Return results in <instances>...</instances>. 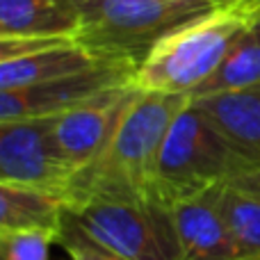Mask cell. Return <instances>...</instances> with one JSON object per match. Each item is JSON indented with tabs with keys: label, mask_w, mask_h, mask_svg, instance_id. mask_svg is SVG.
I'll list each match as a JSON object with an SVG mask.
<instances>
[{
	"label": "cell",
	"mask_w": 260,
	"mask_h": 260,
	"mask_svg": "<svg viewBox=\"0 0 260 260\" xmlns=\"http://www.w3.org/2000/svg\"><path fill=\"white\" fill-rule=\"evenodd\" d=\"M187 103L189 96L139 89L103 155L73 178L64 197L67 208L91 194H128L153 201L157 155L174 119Z\"/></svg>",
	"instance_id": "6da1fadb"
},
{
	"label": "cell",
	"mask_w": 260,
	"mask_h": 260,
	"mask_svg": "<svg viewBox=\"0 0 260 260\" xmlns=\"http://www.w3.org/2000/svg\"><path fill=\"white\" fill-rule=\"evenodd\" d=\"M260 14V0H244L174 30L146 55L135 87L151 94L192 96L221 64L231 46Z\"/></svg>",
	"instance_id": "7a4b0ae2"
},
{
	"label": "cell",
	"mask_w": 260,
	"mask_h": 260,
	"mask_svg": "<svg viewBox=\"0 0 260 260\" xmlns=\"http://www.w3.org/2000/svg\"><path fill=\"white\" fill-rule=\"evenodd\" d=\"M78 41L110 59L139 64L174 30L217 9L212 0H71Z\"/></svg>",
	"instance_id": "3957f363"
},
{
	"label": "cell",
	"mask_w": 260,
	"mask_h": 260,
	"mask_svg": "<svg viewBox=\"0 0 260 260\" xmlns=\"http://www.w3.org/2000/svg\"><path fill=\"white\" fill-rule=\"evenodd\" d=\"M249 162L217 126L189 101L174 119L153 174V201L169 210L174 203L226 185Z\"/></svg>",
	"instance_id": "277c9868"
},
{
	"label": "cell",
	"mask_w": 260,
	"mask_h": 260,
	"mask_svg": "<svg viewBox=\"0 0 260 260\" xmlns=\"http://www.w3.org/2000/svg\"><path fill=\"white\" fill-rule=\"evenodd\" d=\"M87 235L130 260H183L169 210L128 194H91L67 208Z\"/></svg>",
	"instance_id": "5b68a950"
},
{
	"label": "cell",
	"mask_w": 260,
	"mask_h": 260,
	"mask_svg": "<svg viewBox=\"0 0 260 260\" xmlns=\"http://www.w3.org/2000/svg\"><path fill=\"white\" fill-rule=\"evenodd\" d=\"M76 176L53 135V117L0 121V183L67 197Z\"/></svg>",
	"instance_id": "8992f818"
},
{
	"label": "cell",
	"mask_w": 260,
	"mask_h": 260,
	"mask_svg": "<svg viewBox=\"0 0 260 260\" xmlns=\"http://www.w3.org/2000/svg\"><path fill=\"white\" fill-rule=\"evenodd\" d=\"M135 73L137 67L133 62L114 59L57 80L0 91V121L57 117L103 91L135 82Z\"/></svg>",
	"instance_id": "52a82bcc"
},
{
	"label": "cell",
	"mask_w": 260,
	"mask_h": 260,
	"mask_svg": "<svg viewBox=\"0 0 260 260\" xmlns=\"http://www.w3.org/2000/svg\"><path fill=\"white\" fill-rule=\"evenodd\" d=\"M105 62L114 59L89 50L78 37L0 39V91L57 80Z\"/></svg>",
	"instance_id": "ba28073f"
},
{
	"label": "cell",
	"mask_w": 260,
	"mask_h": 260,
	"mask_svg": "<svg viewBox=\"0 0 260 260\" xmlns=\"http://www.w3.org/2000/svg\"><path fill=\"white\" fill-rule=\"evenodd\" d=\"M137 91L135 82L114 87L53 117V135L59 151L78 171L103 155Z\"/></svg>",
	"instance_id": "9c48e42d"
},
{
	"label": "cell",
	"mask_w": 260,
	"mask_h": 260,
	"mask_svg": "<svg viewBox=\"0 0 260 260\" xmlns=\"http://www.w3.org/2000/svg\"><path fill=\"white\" fill-rule=\"evenodd\" d=\"M221 187H210L169 208L183 260H242L221 208Z\"/></svg>",
	"instance_id": "30bf717a"
},
{
	"label": "cell",
	"mask_w": 260,
	"mask_h": 260,
	"mask_svg": "<svg viewBox=\"0 0 260 260\" xmlns=\"http://www.w3.org/2000/svg\"><path fill=\"white\" fill-rule=\"evenodd\" d=\"M189 101L249 165H260V87Z\"/></svg>",
	"instance_id": "8fae6325"
},
{
	"label": "cell",
	"mask_w": 260,
	"mask_h": 260,
	"mask_svg": "<svg viewBox=\"0 0 260 260\" xmlns=\"http://www.w3.org/2000/svg\"><path fill=\"white\" fill-rule=\"evenodd\" d=\"M78 27L71 0H0V39L78 37Z\"/></svg>",
	"instance_id": "7c38bea8"
},
{
	"label": "cell",
	"mask_w": 260,
	"mask_h": 260,
	"mask_svg": "<svg viewBox=\"0 0 260 260\" xmlns=\"http://www.w3.org/2000/svg\"><path fill=\"white\" fill-rule=\"evenodd\" d=\"M67 217V199L37 187L0 183V231H50L55 238Z\"/></svg>",
	"instance_id": "4fadbf2b"
},
{
	"label": "cell",
	"mask_w": 260,
	"mask_h": 260,
	"mask_svg": "<svg viewBox=\"0 0 260 260\" xmlns=\"http://www.w3.org/2000/svg\"><path fill=\"white\" fill-rule=\"evenodd\" d=\"M253 87H260V14L231 46L215 73L189 99L229 94V91L253 89Z\"/></svg>",
	"instance_id": "5bb4252c"
},
{
	"label": "cell",
	"mask_w": 260,
	"mask_h": 260,
	"mask_svg": "<svg viewBox=\"0 0 260 260\" xmlns=\"http://www.w3.org/2000/svg\"><path fill=\"white\" fill-rule=\"evenodd\" d=\"M221 208L242 260H260V197H251L224 185Z\"/></svg>",
	"instance_id": "9a60e30c"
},
{
	"label": "cell",
	"mask_w": 260,
	"mask_h": 260,
	"mask_svg": "<svg viewBox=\"0 0 260 260\" xmlns=\"http://www.w3.org/2000/svg\"><path fill=\"white\" fill-rule=\"evenodd\" d=\"M55 240L50 231H0V253L3 260H48Z\"/></svg>",
	"instance_id": "2e32d148"
},
{
	"label": "cell",
	"mask_w": 260,
	"mask_h": 260,
	"mask_svg": "<svg viewBox=\"0 0 260 260\" xmlns=\"http://www.w3.org/2000/svg\"><path fill=\"white\" fill-rule=\"evenodd\" d=\"M55 242L67 251V256L71 260H130L121 253L112 251V249L103 247L101 242H96L71 217H64V224L59 229V235Z\"/></svg>",
	"instance_id": "e0dca14e"
},
{
	"label": "cell",
	"mask_w": 260,
	"mask_h": 260,
	"mask_svg": "<svg viewBox=\"0 0 260 260\" xmlns=\"http://www.w3.org/2000/svg\"><path fill=\"white\" fill-rule=\"evenodd\" d=\"M226 185L233 189H240L244 194H251V197H260V165H247Z\"/></svg>",
	"instance_id": "ac0fdd59"
},
{
	"label": "cell",
	"mask_w": 260,
	"mask_h": 260,
	"mask_svg": "<svg viewBox=\"0 0 260 260\" xmlns=\"http://www.w3.org/2000/svg\"><path fill=\"white\" fill-rule=\"evenodd\" d=\"M217 7H229V5H238V3H244V0H212Z\"/></svg>",
	"instance_id": "d6986e66"
}]
</instances>
